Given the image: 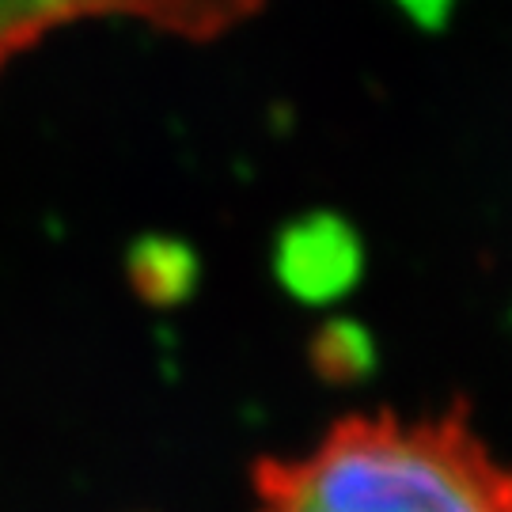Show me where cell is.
Returning <instances> with one entry per match:
<instances>
[{"label": "cell", "mask_w": 512, "mask_h": 512, "mask_svg": "<svg viewBox=\"0 0 512 512\" xmlns=\"http://www.w3.org/2000/svg\"><path fill=\"white\" fill-rule=\"evenodd\" d=\"M251 512H512V463L448 410H353L293 456L251 467Z\"/></svg>", "instance_id": "1"}, {"label": "cell", "mask_w": 512, "mask_h": 512, "mask_svg": "<svg viewBox=\"0 0 512 512\" xmlns=\"http://www.w3.org/2000/svg\"><path fill=\"white\" fill-rule=\"evenodd\" d=\"M262 8L266 0H0V69L38 38L80 19H137L183 42H217Z\"/></svg>", "instance_id": "2"}]
</instances>
